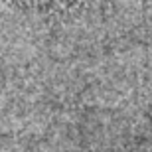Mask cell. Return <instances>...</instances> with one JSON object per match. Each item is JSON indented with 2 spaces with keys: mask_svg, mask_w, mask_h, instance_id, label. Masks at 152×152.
<instances>
[{
  "mask_svg": "<svg viewBox=\"0 0 152 152\" xmlns=\"http://www.w3.org/2000/svg\"><path fill=\"white\" fill-rule=\"evenodd\" d=\"M36 2H42V4H65L69 0H36Z\"/></svg>",
  "mask_w": 152,
  "mask_h": 152,
  "instance_id": "cell-1",
  "label": "cell"
}]
</instances>
